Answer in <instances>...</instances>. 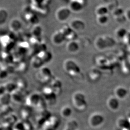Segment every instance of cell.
Masks as SVG:
<instances>
[{"instance_id": "cell-20", "label": "cell", "mask_w": 130, "mask_h": 130, "mask_svg": "<svg viewBox=\"0 0 130 130\" xmlns=\"http://www.w3.org/2000/svg\"><path fill=\"white\" fill-rule=\"evenodd\" d=\"M128 33V31L125 28L120 27L115 30V35L118 38L123 39L125 37Z\"/></svg>"}, {"instance_id": "cell-27", "label": "cell", "mask_w": 130, "mask_h": 130, "mask_svg": "<svg viewBox=\"0 0 130 130\" xmlns=\"http://www.w3.org/2000/svg\"><path fill=\"white\" fill-rule=\"evenodd\" d=\"M4 85H5V87L6 88V92L9 93H10L12 92L13 91L11 87L13 88L14 90H15V88L17 86L16 84L14 82H8V83L6 84H4Z\"/></svg>"}, {"instance_id": "cell-29", "label": "cell", "mask_w": 130, "mask_h": 130, "mask_svg": "<svg viewBox=\"0 0 130 130\" xmlns=\"http://www.w3.org/2000/svg\"><path fill=\"white\" fill-rule=\"evenodd\" d=\"M6 92V88L5 87V85L1 84L0 85V96L5 94Z\"/></svg>"}, {"instance_id": "cell-30", "label": "cell", "mask_w": 130, "mask_h": 130, "mask_svg": "<svg viewBox=\"0 0 130 130\" xmlns=\"http://www.w3.org/2000/svg\"><path fill=\"white\" fill-rule=\"evenodd\" d=\"M125 15L127 20H130V9L125 11Z\"/></svg>"}, {"instance_id": "cell-16", "label": "cell", "mask_w": 130, "mask_h": 130, "mask_svg": "<svg viewBox=\"0 0 130 130\" xmlns=\"http://www.w3.org/2000/svg\"><path fill=\"white\" fill-rule=\"evenodd\" d=\"M78 123L75 119H70L66 122L64 130H77Z\"/></svg>"}, {"instance_id": "cell-9", "label": "cell", "mask_w": 130, "mask_h": 130, "mask_svg": "<svg viewBox=\"0 0 130 130\" xmlns=\"http://www.w3.org/2000/svg\"><path fill=\"white\" fill-rule=\"evenodd\" d=\"M66 40V36L60 30L56 31L52 35V42L56 46L61 45Z\"/></svg>"}, {"instance_id": "cell-24", "label": "cell", "mask_w": 130, "mask_h": 130, "mask_svg": "<svg viewBox=\"0 0 130 130\" xmlns=\"http://www.w3.org/2000/svg\"><path fill=\"white\" fill-rule=\"evenodd\" d=\"M10 28L13 31H16L20 29L21 24L19 20H14L10 23Z\"/></svg>"}, {"instance_id": "cell-19", "label": "cell", "mask_w": 130, "mask_h": 130, "mask_svg": "<svg viewBox=\"0 0 130 130\" xmlns=\"http://www.w3.org/2000/svg\"><path fill=\"white\" fill-rule=\"evenodd\" d=\"M126 89L123 87H118L115 89V91L116 97L118 99H123L127 95Z\"/></svg>"}, {"instance_id": "cell-26", "label": "cell", "mask_w": 130, "mask_h": 130, "mask_svg": "<svg viewBox=\"0 0 130 130\" xmlns=\"http://www.w3.org/2000/svg\"><path fill=\"white\" fill-rule=\"evenodd\" d=\"M7 17V12L4 9H0V25L6 22Z\"/></svg>"}, {"instance_id": "cell-8", "label": "cell", "mask_w": 130, "mask_h": 130, "mask_svg": "<svg viewBox=\"0 0 130 130\" xmlns=\"http://www.w3.org/2000/svg\"><path fill=\"white\" fill-rule=\"evenodd\" d=\"M43 92L46 102L50 105L55 104L56 101L57 95L50 86L44 88L43 90Z\"/></svg>"}, {"instance_id": "cell-12", "label": "cell", "mask_w": 130, "mask_h": 130, "mask_svg": "<svg viewBox=\"0 0 130 130\" xmlns=\"http://www.w3.org/2000/svg\"><path fill=\"white\" fill-rule=\"evenodd\" d=\"M66 51L71 54H75L79 52L80 49V45L76 40L70 41L66 45Z\"/></svg>"}, {"instance_id": "cell-5", "label": "cell", "mask_w": 130, "mask_h": 130, "mask_svg": "<svg viewBox=\"0 0 130 130\" xmlns=\"http://www.w3.org/2000/svg\"><path fill=\"white\" fill-rule=\"evenodd\" d=\"M71 12L69 7L62 6L58 8L55 12V18L58 21L64 22L70 18Z\"/></svg>"}, {"instance_id": "cell-18", "label": "cell", "mask_w": 130, "mask_h": 130, "mask_svg": "<svg viewBox=\"0 0 130 130\" xmlns=\"http://www.w3.org/2000/svg\"><path fill=\"white\" fill-rule=\"evenodd\" d=\"M106 5H101L98 6L95 10V13L97 16L101 15H107L109 12Z\"/></svg>"}, {"instance_id": "cell-22", "label": "cell", "mask_w": 130, "mask_h": 130, "mask_svg": "<svg viewBox=\"0 0 130 130\" xmlns=\"http://www.w3.org/2000/svg\"><path fill=\"white\" fill-rule=\"evenodd\" d=\"M112 14L114 18H117L118 17L120 16L121 15H123L125 14V11L123 8L120 7H118L116 9H115L112 12Z\"/></svg>"}, {"instance_id": "cell-3", "label": "cell", "mask_w": 130, "mask_h": 130, "mask_svg": "<svg viewBox=\"0 0 130 130\" xmlns=\"http://www.w3.org/2000/svg\"><path fill=\"white\" fill-rule=\"evenodd\" d=\"M63 65L65 72L72 77H78L82 74L80 66L72 59H66Z\"/></svg>"}, {"instance_id": "cell-13", "label": "cell", "mask_w": 130, "mask_h": 130, "mask_svg": "<svg viewBox=\"0 0 130 130\" xmlns=\"http://www.w3.org/2000/svg\"><path fill=\"white\" fill-rule=\"evenodd\" d=\"M106 105L109 109L111 111H116L120 106L119 100L114 96L109 97L106 101Z\"/></svg>"}, {"instance_id": "cell-23", "label": "cell", "mask_w": 130, "mask_h": 130, "mask_svg": "<svg viewBox=\"0 0 130 130\" xmlns=\"http://www.w3.org/2000/svg\"><path fill=\"white\" fill-rule=\"evenodd\" d=\"M60 30L63 32V34H64V35L66 37V39H67V38L74 31L69 25H65L64 26H63L62 29H60Z\"/></svg>"}, {"instance_id": "cell-25", "label": "cell", "mask_w": 130, "mask_h": 130, "mask_svg": "<svg viewBox=\"0 0 130 130\" xmlns=\"http://www.w3.org/2000/svg\"><path fill=\"white\" fill-rule=\"evenodd\" d=\"M32 64L33 66L35 68L42 67L43 65L44 64L42 60L37 55L32 60Z\"/></svg>"}, {"instance_id": "cell-4", "label": "cell", "mask_w": 130, "mask_h": 130, "mask_svg": "<svg viewBox=\"0 0 130 130\" xmlns=\"http://www.w3.org/2000/svg\"><path fill=\"white\" fill-rule=\"evenodd\" d=\"M105 121L104 115L100 112H94L88 118V124L91 128H97L101 126Z\"/></svg>"}, {"instance_id": "cell-2", "label": "cell", "mask_w": 130, "mask_h": 130, "mask_svg": "<svg viewBox=\"0 0 130 130\" xmlns=\"http://www.w3.org/2000/svg\"><path fill=\"white\" fill-rule=\"evenodd\" d=\"M71 101L74 107L79 111H85L88 107L86 97L82 92L76 91L73 93Z\"/></svg>"}, {"instance_id": "cell-6", "label": "cell", "mask_w": 130, "mask_h": 130, "mask_svg": "<svg viewBox=\"0 0 130 130\" xmlns=\"http://www.w3.org/2000/svg\"><path fill=\"white\" fill-rule=\"evenodd\" d=\"M37 77L42 83H47L53 79V74L49 68L42 66L38 71Z\"/></svg>"}, {"instance_id": "cell-10", "label": "cell", "mask_w": 130, "mask_h": 130, "mask_svg": "<svg viewBox=\"0 0 130 130\" xmlns=\"http://www.w3.org/2000/svg\"><path fill=\"white\" fill-rule=\"evenodd\" d=\"M84 5L83 0H71L68 7L71 12H79L83 10Z\"/></svg>"}, {"instance_id": "cell-21", "label": "cell", "mask_w": 130, "mask_h": 130, "mask_svg": "<svg viewBox=\"0 0 130 130\" xmlns=\"http://www.w3.org/2000/svg\"><path fill=\"white\" fill-rule=\"evenodd\" d=\"M108 15H101L97 16V21L100 25H106L109 21Z\"/></svg>"}, {"instance_id": "cell-1", "label": "cell", "mask_w": 130, "mask_h": 130, "mask_svg": "<svg viewBox=\"0 0 130 130\" xmlns=\"http://www.w3.org/2000/svg\"><path fill=\"white\" fill-rule=\"evenodd\" d=\"M95 46L101 51L112 47L115 44V40L109 35H103L98 36L95 41Z\"/></svg>"}, {"instance_id": "cell-31", "label": "cell", "mask_w": 130, "mask_h": 130, "mask_svg": "<svg viewBox=\"0 0 130 130\" xmlns=\"http://www.w3.org/2000/svg\"></svg>"}, {"instance_id": "cell-15", "label": "cell", "mask_w": 130, "mask_h": 130, "mask_svg": "<svg viewBox=\"0 0 130 130\" xmlns=\"http://www.w3.org/2000/svg\"><path fill=\"white\" fill-rule=\"evenodd\" d=\"M72 109L69 105H66L63 106L60 110V115L64 118H70L72 115Z\"/></svg>"}, {"instance_id": "cell-28", "label": "cell", "mask_w": 130, "mask_h": 130, "mask_svg": "<svg viewBox=\"0 0 130 130\" xmlns=\"http://www.w3.org/2000/svg\"><path fill=\"white\" fill-rule=\"evenodd\" d=\"M115 21H116L117 23H120V24L125 23L126 21L127 20L126 18L125 17V14L123 15L120 16L115 18Z\"/></svg>"}, {"instance_id": "cell-7", "label": "cell", "mask_w": 130, "mask_h": 130, "mask_svg": "<svg viewBox=\"0 0 130 130\" xmlns=\"http://www.w3.org/2000/svg\"><path fill=\"white\" fill-rule=\"evenodd\" d=\"M69 25L76 32L82 31L85 29L86 26L84 21L79 18H75L71 20Z\"/></svg>"}, {"instance_id": "cell-17", "label": "cell", "mask_w": 130, "mask_h": 130, "mask_svg": "<svg viewBox=\"0 0 130 130\" xmlns=\"http://www.w3.org/2000/svg\"><path fill=\"white\" fill-rule=\"evenodd\" d=\"M37 56L42 60L44 64L49 63L52 58L51 53L46 51L40 52Z\"/></svg>"}, {"instance_id": "cell-11", "label": "cell", "mask_w": 130, "mask_h": 130, "mask_svg": "<svg viewBox=\"0 0 130 130\" xmlns=\"http://www.w3.org/2000/svg\"><path fill=\"white\" fill-rule=\"evenodd\" d=\"M50 87L55 94L58 95H60L62 91L63 84L59 79H53L51 81Z\"/></svg>"}, {"instance_id": "cell-14", "label": "cell", "mask_w": 130, "mask_h": 130, "mask_svg": "<svg viewBox=\"0 0 130 130\" xmlns=\"http://www.w3.org/2000/svg\"><path fill=\"white\" fill-rule=\"evenodd\" d=\"M101 73L99 69L93 68L89 71V77L93 81H97L100 79Z\"/></svg>"}]
</instances>
